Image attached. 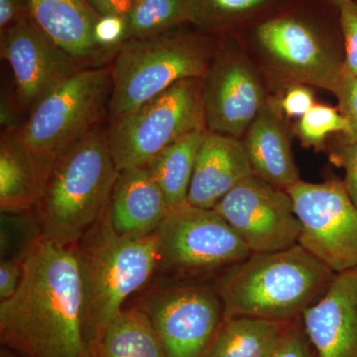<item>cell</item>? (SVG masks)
I'll return each mask as SVG.
<instances>
[{
    "instance_id": "8992f818",
    "label": "cell",
    "mask_w": 357,
    "mask_h": 357,
    "mask_svg": "<svg viewBox=\"0 0 357 357\" xmlns=\"http://www.w3.org/2000/svg\"><path fill=\"white\" fill-rule=\"evenodd\" d=\"M110 68L81 69L32 107L16 130L22 144L51 171L54 163L89 134L109 112Z\"/></svg>"
},
{
    "instance_id": "52a82bcc",
    "label": "cell",
    "mask_w": 357,
    "mask_h": 357,
    "mask_svg": "<svg viewBox=\"0 0 357 357\" xmlns=\"http://www.w3.org/2000/svg\"><path fill=\"white\" fill-rule=\"evenodd\" d=\"M206 128L202 79H187L130 112L110 119V152L121 171L147 166L192 131Z\"/></svg>"
},
{
    "instance_id": "e0dca14e",
    "label": "cell",
    "mask_w": 357,
    "mask_h": 357,
    "mask_svg": "<svg viewBox=\"0 0 357 357\" xmlns=\"http://www.w3.org/2000/svg\"><path fill=\"white\" fill-rule=\"evenodd\" d=\"M170 210L163 192L146 166L119 172L107 208L115 234L129 238L151 236Z\"/></svg>"
},
{
    "instance_id": "4fadbf2b",
    "label": "cell",
    "mask_w": 357,
    "mask_h": 357,
    "mask_svg": "<svg viewBox=\"0 0 357 357\" xmlns=\"http://www.w3.org/2000/svg\"><path fill=\"white\" fill-rule=\"evenodd\" d=\"M143 311L167 357H206L223 319L220 296L206 288L169 291Z\"/></svg>"
},
{
    "instance_id": "44dd1931",
    "label": "cell",
    "mask_w": 357,
    "mask_h": 357,
    "mask_svg": "<svg viewBox=\"0 0 357 357\" xmlns=\"http://www.w3.org/2000/svg\"><path fill=\"white\" fill-rule=\"evenodd\" d=\"M287 323L253 317L223 319L206 357H272Z\"/></svg>"
},
{
    "instance_id": "8fae6325",
    "label": "cell",
    "mask_w": 357,
    "mask_h": 357,
    "mask_svg": "<svg viewBox=\"0 0 357 357\" xmlns=\"http://www.w3.org/2000/svg\"><path fill=\"white\" fill-rule=\"evenodd\" d=\"M213 210L251 253L274 252L298 243L301 227L290 195L255 175L237 185Z\"/></svg>"
},
{
    "instance_id": "d4e9b609",
    "label": "cell",
    "mask_w": 357,
    "mask_h": 357,
    "mask_svg": "<svg viewBox=\"0 0 357 357\" xmlns=\"http://www.w3.org/2000/svg\"><path fill=\"white\" fill-rule=\"evenodd\" d=\"M126 20L128 40L149 38L192 24L187 0H132Z\"/></svg>"
},
{
    "instance_id": "7c38bea8",
    "label": "cell",
    "mask_w": 357,
    "mask_h": 357,
    "mask_svg": "<svg viewBox=\"0 0 357 357\" xmlns=\"http://www.w3.org/2000/svg\"><path fill=\"white\" fill-rule=\"evenodd\" d=\"M202 79L206 130L243 139L267 102L261 79L236 49L217 50Z\"/></svg>"
},
{
    "instance_id": "5bb4252c",
    "label": "cell",
    "mask_w": 357,
    "mask_h": 357,
    "mask_svg": "<svg viewBox=\"0 0 357 357\" xmlns=\"http://www.w3.org/2000/svg\"><path fill=\"white\" fill-rule=\"evenodd\" d=\"M0 54L13 72L20 105L32 107L81 70L72 57L26 16L0 33Z\"/></svg>"
},
{
    "instance_id": "1f68e13d",
    "label": "cell",
    "mask_w": 357,
    "mask_h": 357,
    "mask_svg": "<svg viewBox=\"0 0 357 357\" xmlns=\"http://www.w3.org/2000/svg\"><path fill=\"white\" fill-rule=\"evenodd\" d=\"M272 357H314L306 338L297 328H288Z\"/></svg>"
},
{
    "instance_id": "83f0119b",
    "label": "cell",
    "mask_w": 357,
    "mask_h": 357,
    "mask_svg": "<svg viewBox=\"0 0 357 357\" xmlns=\"http://www.w3.org/2000/svg\"><path fill=\"white\" fill-rule=\"evenodd\" d=\"M340 103V112L349 123V132L345 135L347 144L357 142V77L344 68L342 81L333 93Z\"/></svg>"
},
{
    "instance_id": "603a6c76",
    "label": "cell",
    "mask_w": 357,
    "mask_h": 357,
    "mask_svg": "<svg viewBox=\"0 0 357 357\" xmlns=\"http://www.w3.org/2000/svg\"><path fill=\"white\" fill-rule=\"evenodd\" d=\"M206 129H198L174 142L146 166L170 208L188 204L195 163Z\"/></svg>"
},
{
    "instance_id": "7a4b0ae2",
    "label": "cell",
    "mask_w": 357,
    "mask_h": 357,
    "mask_svg": "<svg viewBox=\"0 0 357 357\" xmlns=\"http://www.w3.org/2000/svg\"><path fill=\"white\" fill-rule=\"evenodd\" d=\"M335 273L299 243L283 250L251 253L218 279L223 319L253 317L289 321L302 316Z\"/></svg>"
},
{
    "instance_id": "3957f363",
    "label": "cell",
    "mask_w": 357,
    "mask_h": 357,
    "mask_svg": "<svg viewBox=\"0 0 357 357\" xmlns=\"http://www.w3.org/2000/svg\"><path fill=\"white\" fill-rule=\"evenodd\" d=\"M119 171L96 129L54 163L35 206L39 236L77 246L107 213Z\"/></svg>"
},
{
    "instance_id": "ac0fdd59",
    "label": "cell",
    "mask_w": 357,
    "mask_h": 357,
    "mask_svg": "<svg viewBox=\"0 0 357 357\" xmlns=\"http://www.w3.org/2000/svg\"><path fill=\"white\" fill-rule=\"evenodd\" d=\"M243 137L253 175L286 191L300 180L287 128L273 103H265Z\"/></svg>"
},
{
    "instance_id": "7402d4cb",
    "label": "cell",
    "mask_w": 357,
    "mask_h": 357,
    "mask_svg": "<svg viewBox=\"0 0 357 357\" xmlns=\"http://www.w3.org/2000/svg\"><path fill=\"white\" fill-rule=\"evenodd\" d=\"M290 0H187L192 24L210 34H230L277 13Z\"/></svg>"
},
{
    "instance_id": "8d00e7d4",
    "label": "cell",
    "mask_w": 357,
    "mask_h": 357,
    "mask_svg": "<svg viewBox=\"0 0 357 357\" xmlns=\"http://www.w3.org/2000/svg\"><path fill=\"white\" fill-rule=\"evenodd\" d=\"M314 1L319 2V3H326L333 7H337L338 2H340V0H314Z\"/></svg>"
},
{
    "instance_id": "d6986e66",
    "label": "cell",
    "mask_w": 357,
    "mask_h": 357,
    "mask_svg": "<svg viewBox=\"0 0 357 357\" xmlns=\"http://www.w3.org/2000/svg\"><path fill=\"white\" fill-rule=\"evenodd\" d=\"M26 3L36 24L77 62L107 53L95 38L100 15L86 0H26Z\"/></svg>"
},
{
    "instance_id": "e575fe53",
    "label": "cell",
    "mask_w": 357,
    "mask_h": 357,
    "mask_svg": "<svg viewBox=\"0 0 357 357\" xmlns=\"http://www.w3.org/2000/svg\"><path fill=\"white\" fill-rule=\"evenodd\" d=\"M89 6L100 16L126 17L132 0H86Z\"/></svg>"
},
{
    "instance_id": "30bf717a",
    "label": "cell",
    "mask_w": 357,
    "mask_h": 357,
    "mask_svg": "<svg viewBox=\"0 0 357 357\" xmlns=\"http://www.w3.org/2000/svg\"><path fill=\"white\" fill-rule=\"evenodd\" d=\"M159 265L182 272L232 266L251 255L236 230L213 208H171L157 230Z\"/></svg>"
},
{
    "instance_id": "5b68a950",
    "label": "cell",
    "mask_w": 357,
    "mask_h": 357,
    "mask_svg": "<svg viewBox=\"0 0 357 357\" xmlns=\"http://www.w3.org/2000/svg\"><path fill=\"white\" fill-rule=\"evenodd\" d=\"M210 37L177 29L126 40L110 67V119L130 112L187 79H203L215 53Z\"/></svg>"
},
{
    "instance_id": "9a60e30c",
    "label": "cell",
    "mask_w": 357,
    "mask_h": 357,
    "mask_svg": "<svg viewBox=\"0 0 357 357\" xmlns=\"http://www.w3.org/2000/svg\"><path fill=\"white\" fill-rule=\"evenodd\" d=\"M302 317L318 357H357V268L335 274Z\"/></svg>"
},
{
    "instance_id": "4316f807",
    "label": "cell",
    "mask_w": 357,
    "mask_h": 357,
    "mask_svg": "<svg viewBox=\"0 0 357 357\" xmlns=\"http://www.w3.org/2000/svg\"><path fill=\"white\" fill-rule=\"evenodd\" d=\"M337 14L344 44V68L357 77V0H340Z\"/></svg>"
},
{
    "instance_id": "484cf974",
    "label": "cell",
    "mask_w": 357,
    "mask_h": 357,
    "mask_svg": "<svg viewBox=\"0 0 357 357\" xmlns=\"http://www.w3.org/2000/svg\"><path fill=\"white\" fill-rule=\"evenodd\" d=\"M298 136L306 147H321L330 134L347 135L349 123L340 110L323 105H314L298 122Z\"/></svg>"
},
{
    "instance_id": "cb8c5ba5",
    "label": "cell",
    "mask_w": 357,
    "mask_h": 357,
    "mask_svg": "<svg viewBox=\"0 0 357 357\" xmlns=\"http://www.w3.org/2000/svg\"><path fill=\"white\" fill-rule=\"evenodd\" d=\"M96 357H167L146 312L122 310L100 340Z\"/></svg>"
},
{
    "instance_id": "74e56055",
    "label": "cell",
    "mask_w": 357,
    "mask_h": 357,
    "mask_svg": "<svg viewBox=\"0 0 357 357\" xmlns=\"http://www.w3.org/2000/svg\"><path fill=\"white\" fill-rule=\"evenodd\" d=\"M1 357H8V356H7L6 354H4V352H2Z\"/></svg>"
},
{
    "instance_id": "6da1fadb",
    "label": "cell",
    "mask_w": 357,
    "mask_h": 357,
    "mask_svg": "<svg viewBox=\"0 0 357 357\" xmlns=\"http://www.w3.org/2000/svg\"><path fill=\"white\" fill-rule=\"evenodd\" d=\"M13 297L0 303V342L17 357H93L84 335L83 273L76 246L40 236L22 258Z\"/></svg>"
},
{
    "instance_id": "4dcf8cb0",
    "label": "cell",
    "mask_w": 357,
    "mask_h": 357,
    "mask_svg": "<svg viewBox=\"0 0 357 357\" xmlns=\"http://www.w3.org/2000/svg\"><path fill=\"white\" fill-rule=\"evenodd\" d=\"M23 273L22 259L6 258L0 263V301L13 297L20 286Z\"/></svg>"
},
{
    "instance_id": "f1b7e54d",
    "label": "cell",
    "mask_w": 357,
    "mask_h": 357,
    "mask_svg": "<svg viewBox=\"0 0 357 357\" xmlns=\"http://www.w3.org/2000/svg\"><path fill=\"white\" fill-rule=\"evenodd\" d=\"M95 38L103 51H116L128 40V25L126 17L121 16H100L95 27Z\"/></svg>"
},
{
    "instance_id": "2e32d148",
    "label": "cell",
    "mask_w": 357,
    "mask_h": 357,
    "mask_svg": "<svg viewBox=\"0 0 357 357\" xmlns=\"http://www.w3.org/2000/svg\"><path fill=\"white\" fill-rule=\"evenodd\" d=\"M252 175L243 139L206 130L197 154L188 204L213 208Z\"/></svg>"
},
{
    "instance_id": "f546056e",
    "label": "cell",
    "mask_w": 357,
    "mask_h": 357,
    "mask_svg": "<svg viewBox=\"0 0 357 357\" xmlns=\"http://www.w3.org/2000/svg\"><path fill=\"white\" fill-rule=\"evenodd\" d=\"M314 103V93L310 86L291 84L282 98L280 109L287 117L301 119Z\"/></svg>"
},
{
    "instance_id": "d590c367",
    "label": "cell",
    "mask_w": 357,
    "mask_h": 357,
    "mask_svg": "<svg viewBox=\"0 0 357 357\" xmlns=\"http://www.w3.org/2000/svg\"><path fill=\"white\" fill-rule=\"evenodd\" d=\"M0 121L1 126L6 128V131L18 130L22 126L20 123V119L17 116V112L13 109V105L9 102L6 98L1 100V112H0Z\"/></svg>"
},
{
    "instance_id": "9c48e42d",
    "label": "cell",
    "mask_w": 357,
    "mask_h": 357,
    "mask_svg": "<svg viewBox=\"0 0 357 357\" xmlns=\"http://www.w3.org/2000/svg\"><path fill=\"white\" fill-rule=\"evenodd\" d=\"M287 192L300 222L298 243L333 273L357 268V206L344 182L299 180Z\"/></svg>"
},
{
    "instance_id": "d6a6232c",
    "label": "cell",
    "mask_w": 357,
    "mask_h": 357,
    "mask_svg": "<svg viewBox=\"0 0 357 357\" xmlns=\"http://www.w3.org/2000/svg\"><path fill=\"white\" fill-rule=\"evenodd\" d=\"M340 161L344 169L345 189L357 206V142L347 144L340 154Z\"/></svg>"
},
{
    "instance_id": "277c9868",
    "label": "cell",
    "mask_w": 357,
    "mask_h": 357,
    "mask_svg": "<svg viewBox=\"0 0 357 357\" xmlns=\"http://www.w3.org/2000/svg\"><path fill=\"white\" fill-rule=\"evenodd\" d=\"M76 248L84 280V342L96 357L105 331L123 310V303L159 266L158 234L140 238L119 236L107 211Z\"/></svg>"
},
{
    "instance_id": "836d02e7",
    "label": "cell",
    "mask_w": 357,
    "mask_h": 357,
    "mask_svg": "<svg viewBox=\"0 0 357 357\" xmlns=\"http://www.w3.org/2000/svg\"><path fill=\"white\" fill-rule=\"evenodd\" d=\"M29 15L26 0H0V33Z\"/></svg>"
},
{
    "instance_id": "ba28073f",
    "label": "cell",
    "mask_w": 357,
    "mask_h": 357,
    "mask_svg": "<svg viewBox=\"0 0 357 357\" xmlns=\"http://www.w3.org/2000/svg\"><path fill=\"white\" fill-rule=\"evenodd\" d=\"M294 0L251 26L253 41L275 70L291 84L318 86L333 93L344 73L325 27Z\"/></svg>"
},
{
    "instance_id": "ffe728a7",
    "label": "cell",
    "mask_w": 357,
    "mask_h": 357,
    "mask_svg": "<svg viewBox=\"0 0 357 357\" xmlns=\"http://www.w3.org/2000/svg\"><path fill=\"white\" fill-rule=\"evenodd\" d=\"M50 171L22 144L16 130L2 133L0 142V208L23 213L34 208Z\"/></svg>"
}]
</instances>
